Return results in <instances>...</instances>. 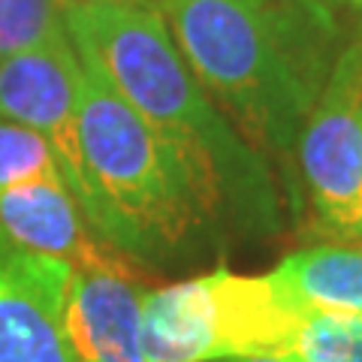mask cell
Here are the masks:
<instances>
[{
    "mask_svg": "<svg viewBox=\"0 0 362 362\" xmlns=\"http://www.w3.org/2000/svg\"><path fill=\"white\" fill-rule=\"evenodd\" d=\"M66 33L121 97L173 148L214 226L269 239L281 233V199L266 154L206 94L151 4L64 0Z\"/></svg>",
    "mask_w": 362,
    "mask_h": 362,
    "instance_id": "cell-1",
    "label": "cell"
},
{
    "mask_svg": "<svg viewBox=\"0 0 362 362\" xmlns=\"http://www.w3.org/2000/svg\"><path fill=\"white\" fill-rule=\"evenodd\" d=\"M181 58L259 151L290 160L341 54L320 0H157Z\"/></svg>",
    "mask_w": 362,
    "mask_h": 362,
    "instance_id": "cell-2",
    "label": "cell"
},
{
    "mask_svg": "<svg viewBox=\"0 0 362 362\" xmlns=\"http://www.w3.org/2000/svg\"><path fill=\"white\" fill-rule=\"evenodd\" d=\"M78 54V52H76ZM78 133L100 194L127 230L142 266L194 257L214 221L173 148L94 61L78 54Z\"/></svg>",
    "mask_w": 362,
    "mask_h": 362,
    "instance_id": "cell-3",
    "label": "cell"
},
{
    "mask_svg": "<svg viewBox=\"0 0 362 362\" xmlns=\"http://www.w3.org/2000/svg\"><path fill=\"white\" fill-rule=\"evenodd\" d=\"M0 118L42 136L58 173L88 223L118 251L130 254L127 230L90 175L78 133V54L70 37L0 61ZM133 257V254H130ZM136 259V257H133Z\"/></svg>",
    "mask_w": 362,
    "mask_h": 362,
    "instance_id": "cell-4",
    "label": "cell"
},
{
    "mask_svg": "<svg viewBox=\"0 0 362 362\" xmlns=\"http://www.w3.org/2000/svg\"><path fill=\"white\" fill-rule=\"evenodd\" d=\"M317 233L362 242V37L344 45L296 142Z\"/></svg>",
    "mask_w": 362,
    "mask_h": 362,
    "instance_id": "cell-5",
    "label": "cell"
},
{
    "mask_svg": "<svg viewBox=\"0 0 362 362\" xmlns=\"http://www.w3.org/2000/svg\"><path fill=\"white\" fill-rule=\"evenodd\" d=\"M64 335L76 362H145L142 293L130 278L82 272L40 254Z\"/></svg>",
    "mask_w": 362,
    "mask_h": 362,
    "instance_id": "cell-6",
    "label": "cell"
},
{
    "mask_svg": "<svg viewBox=\"0 0 362 362\" xmlns=\"http://www.w3.org/2000/svg\"><path fill=\"white\" fill-rule=\"evenodd\" d=\"M0 230L18 247L82 272L133 278L142 266L88 223L64 181H30L0 190Z\"/></svg>",
    "mask_w": 362,
    "mask_h": 362,
    "instance_id": "cell-7",
    "label": "cell"
},
{
    "mask_svg": "<svg viewBox=\"0 0 362 362\" xmlns=\"http://www.w3.org/2000/svg\"><path fill=\"white\" fill-rule=\"evenodd\" d=\"M0 362H76L40 254L0 230Z\"/></svg>",
    "mask_w": 362,
    "mask_h": 362,
    "instance_id": "cell-8",
    "label": "cell"
},
{
    "mask_svg": "<svg viewBox=\"0 0 362 362\" xmlns=\"http://www.w3.org/2000/svg\"><path fill=\"white\" fill-rule=\"evenodd\" d=\"M145 362H223L218 275L142 293Z\"/></svg>",
    "mask_w": 362,
    "mask_h": 362,
    "instance_id": "cell-9",
    "label": "cell"
},
{
    "mask_svg": "<svg viewBox=\"0 0 362 362\" xmlns=\"http://www.w3.org/2000/svg\"><path fill=\"white\" fill-rule=\"evenodd\" d=\"M269 281L293 308L362 317V247L314 245L287 254Z\"/></svg>",
    "mask_w": 362,
    "mask_h": 362,
    "instance_id": "cell-10",
    "label": "cell"
},
{
    "mask_svg": "<svg viewBox=\"0 0 362 362\" xmlns=\"http://www.w3.org/2000/svg\"><path fill=\"white\" fill-rule=\"evenodd\" d=\"M66 37L64 0H0V61Z\"/></svg>",
    "mask_w": 362,
    "mask_h": 362,
    "instance_id": "cell-11",
    "label": "cell"
},
{
    "mask_svg": "<svg viewBox=\"0 0 362 362\" xmlns=\"http://www.w3.org/2000/svg\"><path fill=\"white\" fill-rule=\"evenodd\" d=\"M287 359L293 362H362V317L305 311Z\"/></svg>",
    "mask_w": 362,
    "mask_h": 362,
    "instance_id": "cell-12",
    "label": "cell"
},
{
    "mask_svg": "<svg viewBox=\"0 0 362 362\" xmlns=\"http://www.w3.org/2000/svg\"><path fill=\"white\" fill-rule=\"evenodd\" d=\"M30 181H64L42 136L0 118V190Z\"/></svg>",
    "mask_w": 362,
    "mask_h": 362,
    "instance_id": "cell-13",
    "label": "cell"
},
{
    "mask_svg": "<svg viewBox=\"0 0 362 362\" xmlns=\"http://www.w3.org/2000/svg\"><path fill=\"white\" fill-rule=\"evenodd\" d=\"M341 4H347V6H354V9H359V13H362V0H341Z\"/></svg>",
    "mask_w": 362,
    "mask_h": 362,
    "instance_id": "cell-14",
    "label": "cell"
},
{
    "mask_svg": "<svg viewBox=\"0 0 362 362\" xmlns=\"http://www.w3.org/2000/svg\"><path fill=\"white\" fill-rule=\"evenodd\" d=\"M124 4H151L154 6V0H124Z\"/></svg>",
    "mask_w": 362,
    "mask_h": 362,
    "instance_id": "cell-15",
    "label": "cell"
},
{
    "mask_svg": "<svg viewBox=\"0 0 362 362\" xmlns=\"http://www.w3.org/2000/svg\"><path fill=\"white\" fill-rule=\"evenodd\" d=\"M154 4H157V0H154Z\"/></svg>",
    "mask_w": 362,
    "mask_h": 362,
    "instance_id": "cell-16",
    "label": "cell"
}]
</instances>
